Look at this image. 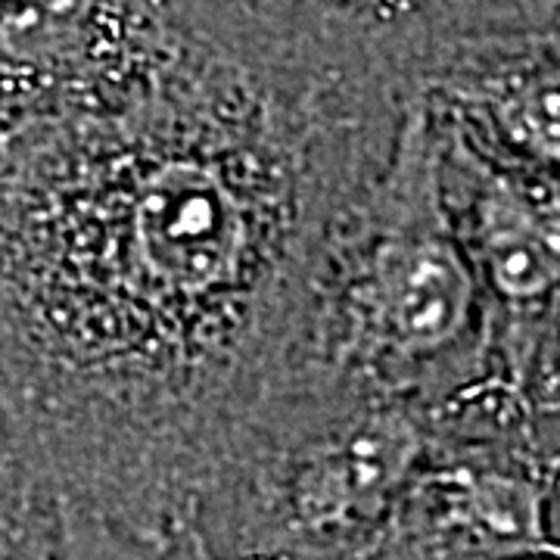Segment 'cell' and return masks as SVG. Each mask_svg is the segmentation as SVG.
I'll list each match as a JSON object with an SVG mask.
<instances>
[{"mask_svg":"<svg viewBox=\"0 0 560 560\" xmlns=\"http://www.w3.org/2000/svg\"><path fill=\"white\" fill-rule=\"evenodd\" d=\"M293 371L423 411L489 371V305L442 202L423 97L330 241Z\"/></svg>","mask_w":560,"mask_h":560,"instance_id":"obj_2","label":"cell"},{"mask_svg":"<svg viewBox=\"0 0 560 560\" xmlns=\"http://www.w3.org/2000/svg\"><path fill=\"white\" fill-rule=\"evenodd\" d=\"M558 455L430 442L355 560H558Z\"/></svg>","mask_w":560,"mask_h":560,"instance_id":"obj_5","label":"cell"},{"mask_svg":"<svg viewBox=\"0 0 560 560\" xmlns=\"http://www.w3.org/2000/svg\"><path fill=\"white\" fill-rule=\"evenodd\" d=\"M427 445L420 405L290 374L224 442L197 539L212 560H355Z\"/></svg>","mask_w":560,"mask_h":560,"instance_id":"obj_3","label":"cell"},{"mask_svg":"<svg viewBox=\"0 0 560 560\" xmlns=\"http://www.w3.org/2000/svg\"><path fill=\"white\" fill-rule=\"evenodd\" d=\"M430 121L442 202L489 305V368L558 405V178L482 156L433 109Z\"/></svg>","mask_w":560,"mask_h":560,"instance_id":"obj_4","label":"cell"},{"mask_svg":"<svg viewBox=\"0 0 560 560\" xmlns=\"http://www.w3.org/2000/svg\"><path fill=\"white\" fill-rule=\"evenodd\" d=\"M57 560H209L200 541L187 545H143L125 539L101 523L62 514Z\"/></svg>","mask_w":560,"mask_h":560,"instance_id":"obj_8","label":"cell"},{"mask_svg":"<svg viewBox=\"0 0 560 560\" xmlns=\"http://www.w3.org/2000/svg\"><path fill=\"white\" fill-rule=\"evenodd\" d=\"M60 482L32 418L0 377V560H57Z\"/></svg>","mask_w":560,"mask_h":560,"instance_id":"obj_6","label":"cell"},{"mask_svg":"<svg viewBox=\"0 0 560 560\" xmlns=\"http://www.w3.org/2000/svg\"><path fill=\"white\" fill-rule=\"evenodd\" d=\"M94 35V0H0V57L22 69L72 66Z\"/></svg>","mask_w":560,"mask_h":560,"instance_id":"obj_7","label":"cell"},{"mask_svg":"<svg viewBox=\"0 0 560 560\" xmlns=\"http://www.w3.org/2000/svg\"><path fill=\"white\" fill-rule=\"evenodd\" d=\"M393 138L0 156V377L62 514L197 539L221 448L293 371L324 256Z\"/></svg>","mask_w":560,"mask_h":560,"instance_id":"obj_1","label":"cell"}]
</instances>
